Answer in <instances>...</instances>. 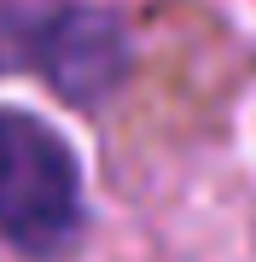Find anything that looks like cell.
I'll use <instances>...</instances> for the list:
<instances>
[{
	"mask_svg": "<svg viewBox=\"0 0 256 262\" xmlns=\"http://www.w3.org/2000/svg\"><path fill=\"white\" fill-rule=\"evenodd\" d=\"M82 227L76 158L47 122L0 111V239L47 256Z\"/></svg>",
	"mask_w": 256,
	"mask_h": 262,
	"instance_id": "7a4b0ae2",
	"label": "cell"
},
{
	"mask_svg": "<svg viewBox=\"0 0 256 262\" xmlns=\"http://www.w3.org/2000/svg\"><path fill=\"white\" fill-rule=\"evenodd\" d=\"M123 24L87 0H0V70H35L53 94L99 105L123 82Z\"/></svg>",
	"mask_w": 256,
	"mask_h": 262,
	"instance_id": "6da1fadb",
	"label": "cell"
}]
</instances>
